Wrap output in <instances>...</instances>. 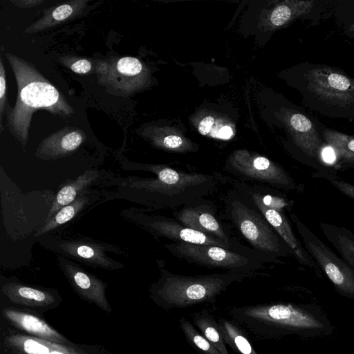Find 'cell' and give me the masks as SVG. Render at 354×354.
Listing matches in <instances>:
<instances>
[{"label": "cell", "instance_id": "cell-1", "mask_svg": "<svg viewBox=\"0 0 354 354\" xmlns=\"http://www.w3.org/2000/svg\"><path fill=\"white\" fill-rule=\"evenodd\" d=\"M229 314L233 321L258 339L292 335L316 337L333 333L330 320L315 305L272 302L232 307Z\"/></svg>", "mask_w": 354, "mask_h": 354}, {"label": "cell", "instance_id": "cell-2", "mask_svg": "<svg viewBox=\"0 0 354 354\" xmlns=\"http://www.w3.org/2000/svg\"><path fill=\"white\" fill-rule=\"evenodd\" d=\"M17 84V97L14 107L6 114L10 133L24 147L28 140L33 113L46 110L62 118L75 113L62 93L28 62L13 54L6 53Z\"/></svg>", "mask_w": 354, "mask_h": 354}, {"label": "cell", "instance_id": "cell-3", "mask_svg": "<svg viewBox=\"0 0 354 354\" xmlns=\"http://www.w3.org/2000/svg\"><path fill=\"white\" fill-rule=\"evenodd\" d=\"M292 73L308 109L327 118L354 120V77L339 68L308 61Z\"/></svg>", "mask_w": 354, "mask_h": 354}, {"label": "cell", "instance_id": "cell-4", "mask_svg": "<svg viewBox=\"0 0 354 354\" xmlns=\"http://www.w3.org/2000/svg\"><path fill=\"white\" fill-rule=\"evenodd\" d=\"M266 275V273L225 272L187 276L160 269L153 288L158 304L165 309L184 308L203 303L214 304L217 297L232 283Z\"/></svg>", "mask_w": 354, "mask_h": 354}, {"label": "cell", "instance_id": "cell-5", "mask_svg": "<svg viewBox=\"0 0 354 354\" xmlns=\"http://www.w3.org/2000/svg\"><path fill=\"white\" fill-rule=\"evenodd\" d=\"M226 214L252 249L283 263L279 259L292 255L286 242L253 205L237 191L228 192Z\"/></svg>", "mask_w": 354, "mask_h": 354}, {"label": "cell", "instance_id": "cell-6", "mask_svg": "<svg viewBox=\"0 0 354 354\" xmlns=\"http://www.w3.org/2000/svg\"><path fill=\"white\" fill-rule=\"evenodd\" d=\"M165 248L172 255L189 263L227 272H257L264 268L266 263H277L250 248L232 249L185 242H171L165 244Z\"/></svg>", "mask_w": 354, "mask_h": 354}, {"label": "cell", "instance_id": "cell-7", "mask_svg": "<svg viewBox=\"0 0 354 354\" xmlns=\"http://www.w3.org/2000/svg\"><path fill=\"white\" fill-rule=\"evenodd\" d=\"M236 187L237 192L253 205L283 239L299 263L316 270L317 265L302 246L282 210L284 205L282 199L272 194L265 187L243 183L237 184Z\"/></svg>", "mask_w": 354, "mask_h": 354}, {"label": "cell", "instance_id": "cell-8", "mask_svg": "<svg viewBox=\"0 0 354 354\" xmlns=\"http://www.w3.org/2000/svg\"><path fill=\"white\" fill-rule=\"evenodd\" d=\"M308 253L326 274L335 290L341 295L354 300V270L336 255L299 218L291 214Z\"/></svg>", "mask_w": 354, "mask_h": 354}, {"label": "cell", "instance_id": "cell-9", "mask_svg": "<svg viewBox=\"0 0 354 354\" xmlns=\"http://www.w3.org/2000/svg\"><path fill=\"white\" fill-rule=\"evenodd\" d=\"M228 166L232 172L251 180L283 189L298 188L288 171L264 156L242 151L235 152L230 158Z\"/></svg>", "mask_w": 354, "mask_h": 354}, {"label": "cell", "instance_id": "cell-10", "mask_svg": "<svg viewBox=\"0 0 354 354\" xmlns=\"http://www.w3.org/2000/svg\"><path fill=\"white\" fill-rule=\"evenodd\" d=\"M175 219L184 226L230 244L239 243L231 239L216 217L214 203L203 198L189 202L174 212Z\"/></svg>", "mask_w": 354, "mask_h": 354}, {"label": "cell", "instance_id": "cell-11", "mask_svg": "<svg viewBox=\"0 0 354 354\" xmlns=\"http://www.w3.org/2000/svg\"><path fill=\"white\" fill-rule=\"evenodd\" d=\"M142 224L158 236L174 242H185L196 245H218L232 249H245L240 243L230 244L202 232L188 228L175 218L163 216H144Z\"/></svg>", "mask_w": 354, "mask_h": 354}, {"label": "cell", "instance_id": "cell-12", "mask_svg": "<svg viewBox=\"0 0 354 354\" xmlns=\"http://www.w3.org/2000/svg\"><path fill=\"white\" fill-rule=\"evenodd\" d=\"M99 82L122 94H130L136 87L138 76L143 72L140 61L133 57L99 62Z\"/></svg>", "mask_w": 354, "mask_h": 354}, {"label": "cell", "instance_id": "cell-13", "mask_svg": "<svg viewBox=\"0 0 354 354\" xmlns=\"http://www.w3.org/2000/svg\"><path fill=\"white\" fill-rule=\"evenodd\" d=\"M85 140L80 129L65 128L44 138L38 146L36 156L42 159H56L74 152Z\"/></svg>", "mask_w": 354, "mask_h": 354}, {"label": "cell", "instance_id": "cell-14", "mask_svg": "<svg viewBox=\"0 0 354 354\" xmlns=\"http://www.w3.org/2000/svg\"><path fill=\"white\" fill-rule=\"evenodd\" d=\"M322 134L335 156L336 165L342 169L354 168V136L332 129L322 124Z\"/></svg>", "mask_w": 354, "mask_h": 354}, {"label": "cell", "instance_id": "cell-15", "mask_svg": "<svg viewBox=\"0 0 354 354\" xmlns=\"http://www.w3.org/2000/svg\"><path fill=\"white\" fill-rule=\"evenodd\" d=\"M319 225L324 236L354 270V232L346 227L322 221Z\"/></svg>", "mask_w": 354, "mask_h": 354}, {"label": "cell", "instance_id": "cell-16", "mask_svg": "<svg viewBox=\"0 0 354 354\" xmlns=\"http://www.w3.org/2000/svg\"><path fill=\"white\" fill-rule=\"evenodd\" d=\"M59 248L68 254L85 263L104 268H110L115 264L105 255L102 248L98 245L82 241H63Z\"/></svg>", "mask_w": 354, "mask_h": 354}, {"label": "cell", "instance_id": "cell-17", "mask_svg": "<svg viewBox=\"0 0 354 354\" xmlns=\"http://www.w3.org/2000/svg\"><path fill=\"white\" fill-rule=\"evenodd\" d=\"M96 171H88L63 187L57 193L50 209L46 222L48 221L60 209L71 203L80 192L89 185L97 177Z\"/></svg>", "mask_w": 354, "mask_h": 354}, {"label": "cell", "instance_id": "cell-18", "mask_svg": "<svg viewBox=\"0 0 354 354\" xmlns=\"http://www.w3.org/2000/svg\"><path fill=\"white\" fill-rule=\"evenodd\" d=\"M218 323L225 344L233 351L239 354H258L244 329L234 321L221 318Z\"/></svg>", "mask_w": 354, "mask_h": 354}, {"label": "cell", "instance_id": "cell-19", "mask_svg": "<svg viewBox=\"0 0 354 354\" xmlns=\"http://www.w3.org/2000/svg\"><path fill=\"white\" fill-rule=\"evenodd\" d=\"M194 326L221 354H230L223 340L218 323L207 309H202L193 315Z\"/></svg>", "mask_w": 354, "mask_h": 354}, {"label": "cell", "instance_id": "cell-20", "mask_svg": "<svg viewBox=\"0 0 354 354\" xmlns=\"http://www.w3.org/2000/svg\"><path fill=\"white\" fill-rule=\"evenodd\" d=\"M59 260L67 276L80 290L96 297L102 294L103 286L100 281L85 272L73 262L62 257H59Z\"/></svg>", "mask_w": 354, "mask_h": 354}, {"label": "cell", "instance_id": "cell-21", "mask_svg": "<svg viewBox=\"0 0 354 354\" xmlns=\"http://www.w3.org/2000/svg\"><path fill=\"white\" fill-rule=\"evenodd\" d=\"M6 315L16 325L28 333L53 341L60 339V336L55 330L33 315L13 310L6 311Z\"/></svg>", "mask_w": 354, "mask_h": 354}, {"label": "cell", "instance_id": "cell-22", "mask_svg": "<svg viewBox=\"0 0 354 354\" xmlns=\"http://www.w3.org/2000/svg\"><path fill=\"white\" fill-rule=\"evenodd\" d=\"M86 2V1H73L61 4L53 9L50 13L47 12L46 16L29 27L26 31L39 30L64 21L72 17L77 10L84 8Z\"/></svg>", "mask_w": 354, "mask_h": 354}, {"label": "cell", "instance_id": "cell-23", "mask_svg": "<svg viewBox=\"0 0 354 354\" xmlns=\"http://www.w3.org/2000/svg\"><path fill=\"white\" fill-rule=\"evenodd\" d=\"M88 198L83 196L60 209L39 230L38 235L50 232L73 218L87 204Z\"/></svg>", "mask_w": 354, "mask_h": 354}, {"label": "cell", "instance_id": "cell-24", "mask_svg": "<svg viewBox=\"0 0 354 354\" xmlns=\"http://www.w3.org/2000/svg\"><path fill=\"white\" fill-rule=\"evenodd\" d=\"M179 326L189 344L199 354H221L187 319L182 317Z\"/></svg>", "mask_w": 354, "mask_h": 354}, {"label": "cell", "instance_id": "cell-25", "mask_svg": "<svg viewBox=\"0 0 354 354\" xmlns=\"http://www.w3.org/2000/svg\"><path fill=\"white\" fill-rule=\"evenodd\" d=\"M3 290L12 299H23L37 304L48 302L52 299L47 292L15 283L4 286Z\"/></svg>", "mask_w": 354, "mask_h": 354}, {"label": "cell", "instance_id": "cell-26", "mask_svg": "<svg viewBox=\"0 0 354 354\" xmlns=\"http://www.w3.org/2000/svg\"><path fill=\"white\" fill-rule=\"evenodd\" d=\"M313 176L327 180L341 193L354 200V185L338 176L335 171L330 168L319 170Z\"/></svg>", "mask_w": 354, "mask_h": 354}, {"label": "cell", "instance_id": "cell-27", "mask_svg": "<svg viewBox=\"0 0 354 354\" xmlns=\"http://www.w3.org/2000/svg\"><path fill=\"white\" fill-rule=\"evenodd\" d=\"M333 11L342 26L353 21L354 0H336Z\"/></svg>", "mask_w": 354, "mask_h": 354}, {"label": "cell", "instance_id": "cell-28", "mask_svg": "<svg viewBox=\"0 0 354 354\" xmlns=\"http://www.w3.org/2000/svg\"><path fill=\"white\" fill-rule=\"evenodd\" d=\"M6 76L3 66V59L0 58V122L1 131H2V120L6 100Z\"/></svg>", "mask_w": 354, "mask_h": 354}, {"label": "cell", "instance_id": "cell-29", "mask_svg": "<svg viewBox=\"0 0 354 354\" xmlns=\"http://www.w3.org/2000/svg\"><path fill=\"white\" fill-rule=\"evenodd\" d=\"M160 145L172 151H183L185 150V147L187 148V144L185 143L183 139L177 135H169L165 136L160 140Z\"/></svg>", "mask_w": 354, "mask_h": 354}, {"label": "cell", "instance_id": "cell-30", "mask_svg": "<svg viewBox=\"0 0 354 354\" xmlns=\"http://www.w3.org/2000/svg\"><path fill=\"white\" fill-rule=\"evenodd\" d=\"M24 349L28 354H48L49 350L45 346L33 339H28L24 343Z\"/></svg>", "mask_w": 354, "mask_h": 354}, {"label": "cell", "instance_id": "cell-31", "mask_svg": "<svg viewBox=\"0 0 354 354\" xmlns=\"http://www.w3.org/2000/svg\"><path fill=\"white\" fill-rule=\"evenodd\" d=\"M91 64L88 60L85 59H80L73 62L71 65L70 68L73 72L76 73L85 74L91 71Z\"/></svg>", "mask_w": 354, "mask_h": 354}, {"label": "cell", "instance_id": "cell-32", "mask_svg": "<svg viewBox=\"0 0 354 354\" xmlns=\"http://www.w3.org/2000/svg\"><path fill=\"white\" fill-rule=\"evenodd\" d=\"M214 124V118L212 116L204 118L199 123L198 129L201 134L207 135L209 133Z\"/></svg>", "mask_w": 354, "mask_h": 354}, {"label": "cell", "instance_id": "cell-33", "mask_svg": "<svg viewBox=\"0 0 354 354\" xmlns=\"http://www.w3.org/2000/svg\"><path fill=\"white\" fill-rule=\"evenodd\" d=\"M44 2V1H43V0L12 1V3H14L16 6L22 7V8L35 6L39 5Z\"/></svg>", "mask_w": 354, "mask_h": 354}, {"label": "cell", "instance_id": "cell-34", "mask_svg": "<svg viewBox=\"0 0 354 354\" xmlns=\"http://www.w3.org/2000/svg\"><path fill=\"white\" fill-rule=\"evenodd\" d=\"M342 27L344 34L354 41V21Z\"/></svg>", "mask_w": 354, "mask_h": 354}, {"label": "cell", "instance_id": "cell-35", "mask_svg": "<svg viewBox=\"0 0 354 354\" xmlns=\"http://www.w3.org/2000/svg\"><path fill=\"white\" fill-rule=\"evenodd\" d=\"M48 354H63V353L58 352V351H52Z\"/></svg>", "mask_w": 354, "mask_h": 354}]
</instances>
